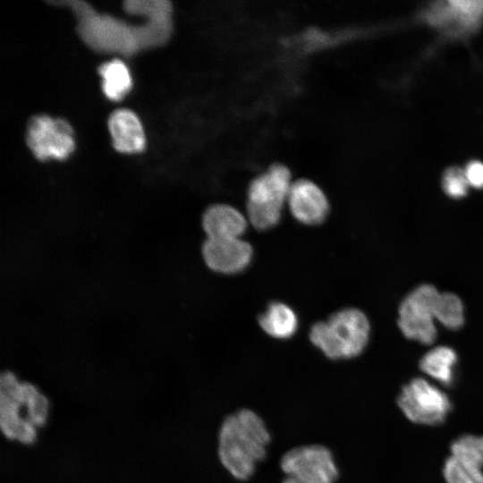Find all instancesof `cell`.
<instances>
[{
  "mask_svg": "<svg viewBox=\"0 0 483 483\" xmlns=\"http://www.w3.org/2000/svg\"><path fill=\"white\" fill-rule=\"evenodd\" d=\"M98 72L103 78V91L108 98L119 100L130 90L131 78L123 61L114 59L105 63L99 67Z\"/></svg>",
  "mask_w": 483,
  "mask_h": 483,
  "instance_id": "obj_17",
  "label": "cell"
},
{
  "mask_svg": "<svg viewBox=\"0 0 483 483\" xmlns=\"http://www.w3.org/2000/svg\"><path fill=\"white\" fill-rule=\"evenodd\" d=\"M78 19V31L90 47L97 51L131 55L141 48L162 45L172 33V5L167 0H127L124 9L142 14L148 21L131 26L107 14L97 13L84 1H63Z\"/></svg>",
  "mask_w": 483,
  "mask_h": 483,
  "instance_id": "obj_1",
  "label": "cell"
},
{
  "mask_svg": "<svg viewBox=\"0 0 483 483\" xmlns=\"http://www.w3.org/2000/svg\"><path fill=\"white\" fill-rule=\"evenodd\" d=\"M451 455L483 469V436L463 435L450 446Z\"/></svg>",
  "mask_w": 483,
  "mask_h": 483,
  "instance_id": "obj_20",
  "label": "cell"
},
{
  "mask_svg": "<svg viewBox=\"0 0 483 483\" xmlns=\"http://www.w3.org/2000/svg\"><path fill=\"white\" fill-rule=\"evenodd\" d=\"M436 321L450 330L461 328L464 323V309L461 299L452 292H441Z\"/></svg>",
  "mask_w": 483,
  "mask_h": 483,
  "instance_id": "obj_19",
  "label": "cell"
},
{
  "mask_svg": "<svg viewBox=\"0 0 483 483\" xmlns=\"http://www.w3.org/2000/svg\"><path fill=\"white\" fill-rule=\"evenodd\" d=\"M458 362L456 352L449 346H436L423 355L419 368L426 375L443 386H451L455 379Z\"/></svg>",
  "mask_w": 483,
  "mask_h": 483,
  "instance_id": "obj_15",
  "label": "cell"
},
{
  "mask_svg": "<svg viewBox=\"0 0 483 483\" xmlns=\"http://www.w3.org/2000/svg\"><path fill=\"white\" fill-rule=\"evenodd\" d=\"M258 324L268 335L277 339H287L296 332L298 318L291 307L283 302L274 301L258 317Z\"/></svg>",
  "mask_w": 483,
  "mask_h": 483,
  "instance_id": "obj_16",
  "label": "cell"
},
{
  "mask_svg": "<svg viewBox=\"0 0 483 483\" xmlns=\"http://www.w3.org/2000/svg\"><path fill=\"white\" fill-rule=\"evenodd\" d=\"M108 127L116 150L137 153L144 148L145 136L137 115L129 109L114 111L108 119Z\"/></svg>",
  "mask_w": 483,
  "mask_h": 483,
  "instance_id": "obj_14",
  "label": "cell"
},
{
  "mask_svg": "<svg viewBox=\"0 0 483 483\" xmlns=\"http://www.w3.org/2000/svg\"><path fill=\"white\" fill-rule=\"evenodd\" d=\"M27 144L40 160L64 159L74 148L72 129L63 119L36 115L29 122Z\"/></svg>",
  "mask_w": 483,
  "mask_h": 483,
  "instance_id": "obj_10",
  "label": "cell"
},
{
  "mask_svg": "<svg viewBox=\"0 0 483 483\" xmlns=\"http://www.w3.org/2000/svg\"><path fill=\"white\" fill-rule=\"evenodd\" d=\"M463 171L470 187L483 189V162L471 160L466 164Z\"/></svg>",
  "mask_w": 483,
  "mask_h": 483,
  "instance_id": "obj_22",
  "label": "cell"
},
{
  "mask_svg": "<svg viewBox=\"0 0 483 483\" xmlns=\"http://www.w3.org/2000/svg\"><path fill=\"white\" fill-rule=\"evenodd\" d=\"M419 17L445 38L464 40L483 25V1H436L421 10Z\"/></svg>",
  "mask_w": 483,
  "mask_h": 483,
  "instance_id": "obj_7",
  "label": "cell"
},
{
  "mask_svg": "<svg viewBox=\"0 0 483 483\" xmlns=\"http://www.w3.org/2000/svg\"><path fill=\"white\" fill-rule=\"evenodd\" d=\"M287 203L293 217L308 225L321 224L329 212L326 194L309 179H299L292 183Z\"/></svg>",
  "mask_w": 483,
  "mask_h": 483,
  "instance_id": "obj_12",
  "label": "cell"
},
{
  "mask_svg": "<svg viewBox=\"0 0 483 483\" xmlns=\"http://www.w3.org/2000/svg\"><path fill=\"white\" fill-rule=\"evenodd\" d=\"M206 266L214 272L232 275L243 271L250 263L251 245L237 238H207L201 246Z\"/></svg>",
  "mask_w": 483,
  "mask_h": 483,
  "instance_id": "obj_11",
  "label": "cell"
},
{
  "mask_svg": "<svg viewBox=\"0 0 483 483\" xmlns=\"http://www.w3.org/2000/svg\"><path fill=\"white\" fill-rule=\"evenodd\" d=\"M281 483H336L340 470L331 449L318 443L285 451L279 461Z\"/></svg>",
  "mask_w": 483,
  "mask_h": 483,
  "instance_id": "obj_6",
  "label": "cell"
},
{
  "mask_svg": "<svg viewBox=\"0 0 483 483\" xmlns=\"http://www.w3.org/2000/svg\"><path fill=\"white\" fill-rule=\"evenodd\" d=\"M48 414V399L35 385L20 381L10 370L1 373L0 428L5 437L33 444Z\"/></svg>",
  "mask_w": 483,
  "mask_h": 483,
  "instance_id": "obj_3",
  "label": "cell"
},
{
  "mask_svg": "<svg viewBox=\"0 0 483 483\" xmlns=\"http://www.w3.org/2000/svg\"><path fill=\"white\" fill-rule=\"evenodd\" d=\"M441 186L444 192L453 199L464 198L470 188L463 169L458 166H450L444 171Z\"/></svg>",
  "mask_w": 483,
  "mask_h": 483,
  "instance_id": "obj_21",
  "label": "cell"
},
{
  "mask_svg": "<svg viewBox=\"0 0 483 483\" xmlns=\"http://www.w3.org/2000/svg\"><path fill=\"white\" fill-rule=\"evenodd\" d=\"M201 225L207 238H237L245 233L248 219L235 208L217 203L204 211Z\"/></svg>",
  "mask_w": 483,
  "mask_h": 483,
  "instance_id": "obj_13",
  "label": "cell"
},
{
  "mask_svg": "<svg viewBox=\"0 0 483 483\" xmlns=\"http://www.w3.org/2000/svg\"><path fill=\"white\" fill-rule=\"evenodd\" d=\"M443 475L446 483H483L481 468L451 454L445 461Z\"/></svg>",
  "mask_w": 483,
  "mask_h": 483,
  "instance_id": "obj_18",
  "label": "cell"
},
{
  "mask_svg": "<svg viewBox=\"0 0 483 483\" xmlns=\"http://www.w3.org/2000/svg\"><path fill=\"white\" fill-rule=\"evenodd\" d=\"M292 183L290 170L282 164L270 165L250 182L247 219L255 229L268 230L279 223Z\"/></svg>",
  "mask_w": 483,
  "mask_h": 483,
  "instance_id": "obj_5",
  "label": "cell"
},
{
  "mask_svg": "<svg viewBox=\"0 0 483 483\" xmlns=\"http://www.w3.org/2000/svg\"><path fill=\"white\" fill-rule=\"evenodd\" d=\"M272 435L265 419L250 408L226 415L217 430V458L225 470L238 481H248L263 462Z\"/></svg>",
  "mask_w": 483,
  "mask_h": 483,
  "instance_id": "obj_2",
  "label": "cell"
},
{
  "mask_svg": "<svg viewBox=\"0 0 483 483\" xmlns=\"http://www.w3.org/2000/svg\"><path fill=\"white\" fill-rule=\"evenodd\" d=\"M397 403L410 421L427 426L443 423L452 409L448 395L422 377L413 378L402 386Z\"/></svg>",
  "mask_w": 483,
  "mask_h": 483,
  "instance_id": "obj_9",
  "label": "cell"
},
{
  "mask_svg": "<svg viewBox=\"0 0 483 483\" xmlns=\"http://www.w3.org/2000/svg\"><path fill=\"white\" fill-rule=\"evenodd\" d=\"M441 292L428 284L411 291L399 307L398 326L405 337L430 344L436 338L437 305Z\"/></svg>",
  "mask_w": 483,
  "mask_h": 483,
  "instance_id": "obj_8",
  "label": "cell"
},
{
  "mask_svg": "<svg viewBox=\"0 0 483 483\" xmlns=\"http://www.w3.org/2000/svg\"><path fill=\"white\" fill-rule=\"evenodd\" d=\"M369 334L367 316L358 309L347 308L332 314L326 321L315 323L309 340L329 360H350L363 352Z\"/></svg>",
  "mask_w": 483,
  "mask_h": 483,
  "instance_id": "obj_4",
  "label": "cell"
}]
</instances>
